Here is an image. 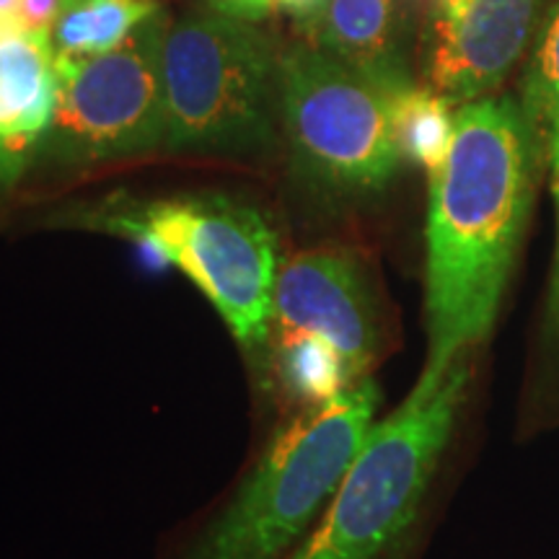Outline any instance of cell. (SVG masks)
Masks as SVG:
<instances>
[{
	"label": "cell",
	"mask_w": 559,
	"mask_h": 559,
	"mask_svg": "<svg viewBox=\"0 0 559 559\" xmlns=\"http://www.w3.org/2000/svg\"><path fill=\"white\" fill-rule=\"evenodd\" d=\"M461 0H436V5H456Z\"/></svg>",
	"instance_id": "obj_18"
},
{
	"label": "cell",
	"mask_w": 559,
	"mask_h": 559,
	"mask_svg": "<svg viewBox=\"0 0 559 559\" xmlns=\"http://www.w3.org/2000/svg\"><path fill=\"white\" fill-rule=\"evenodd\" d=\"M213 11L243 21H262L275 11V0H207Z\"/></svg>",
	"instance_id": "obj_16"
},
{
	"label": "cell",
	"mask_w": 559,
	"mask_h": 559,
	"mask_svg": "<svg viewBox=\"0 0 559 559\" xmlns=\"http://www.w3.org/2000/svg\"><path fill=\"white\" fill-rule=\"evenodd\" d=\"M309 45L366 70L389 86H409L407 68L396 52L394 0H326L306 26Z\"/></svg>",
	"instance_id": "obj_11"
},
{
	"label": "cell",
	"mask_w": 559,
	"mask_h": 559,
	"mask_svg": "<svg viewBox=\"0 0 559 559\" xmlns=\"http://www.w3.org/2000/svg\"><path fill=\"white\" fill-rule=\"evenodd\" d=\"M544 169L515 96L456 109L449 156L430 174L425 228V370L477 353L498 319Z\"/></svg>",
	"instance_id": "obj_1"
},
{
	"label": "cell",
	"mask_w": 559,
	"mask_h": 559,
	"mask_svg": "<svg viewBox=\"0 0 559 559\" xmlns=\"http://www.w3.org/2000/svg\"><path fill=\"white\" fill-rule=\"evenodd\" d=\"M171 19H145L115 50L58 62V107L39 160L62 171L148 156L166 145L164 45Z\"/></svg>",
	"instance_id": "obj_8"
},
{
	"label": "cell",
	"mask_w": 559,
	"mask_h": 559,
	"mask_svg": "<svg viewBox=\"0 0 559 559\" xmlns=\"http://www.w3.org/2000/svg\"><path fill=\"white\" fill-rule=\"evenodd\" d=\"M404 88L309 41L280 55L277 109L298 185L332 202L386 190L404 160L394 130V96Z\"/></svg>",
	"instance_id": "obj_6"
},
{
	"label": "cell",
	"mask_w": 559,
	"mask_h": 559,
	"mask_svg": "<svg viewBox=\"0 0 559 559\" xmlns=\"http://www.w3.org/2000/svg\"><path fill=\"white\" fill-rule=\"evenodd\" d=\"M519 102L534 130L544 171L549 174L551 200H555L557 241L547 293V321L551 334H559V0L551 5L542 26L539 45L528 58Z\"/></svg>",
	"instance_id": "obj_12"
},
{
	"label": "cell",
	"mask_w": 559,
	"mask_h": 559,
	"mask_svg": "<svg viewBox=\"0 0 559 559\" xmlns=\"http://www.w3.org/2000/svg\"><path fill=\"white\" fill-rule=\"evenodd\" d=\"M160 11L158 0H66L50 41L58 62H79L115 50Z\"/></svg>",
	"instance_id": "obj_13"
},
{
	"label": "cell",
	"mask_w": 559,
	"mask_h": 559,
	"mask_svg": "<svg viewBox=\"0 0 559 559\" xmlns=\"http://www.w3.org/2000/svg\"><path fill=\"white\" fill-rule=\"evenodd\" d=\"M280 55L257 21L190 13L164 45L166 151L257 156L277 140Z\"/></svg>",
	"instance_id": "obj_7"
},
{
	"label": "cell",
	"mask_w": 559,
	"mask_h": 559,
	"mask_svg": "<svg viewBox=\"0 0 559 559\" xmlns=\"http://www.w3.org/2000/svg\"><path fill=\"white\" fill-rule=\"evenodd\" d=\"M0 19L19 21V0H0Z\"/></svg>",
	"instance_id": "obj_17"
},
{
	"label": "cell",
	"mask_w": 559,
	"mask_h": 559,
	"mask_svg": "<svg viewBox=\"0 0 559 559\" xmlns=\"http://www.w3.org/2000/svg\"><path fill=\"white\" fill-rule=\"evenodd\" d=\"M544 0H461L436 5L428 86L451 104H469L502 86L526 52Z\"/></svg>",
	"instance_id": "obj_9"
},
{
	"label": "cell",
	"mask_w": 559,
	"mask_h": 559,
	"mask_svg": "<svg viewBox=\"0 0 559 559\" xmlns=\"http://www.w3.org/2000/svg\"><path fill=\"white\" fill-rule=\"evenodd\" d=\"M66 9V0H19V24L26 34L50 37L52 26Z\"/></svg>",
	"instance_id": "obj_15"
},
{
	"label": "cell",
	"mask_w": 559,
	"mask_h": 559,
	"mask_svg": "<svg viewBox=\"0 0 559 559\" xmlns=\"http://www.w3.org/2000/svg\"><path fill=\"white\" fill-rule=\"evenodd\" d=\"M474 353L419 373L404 402L376 423L345 477L288 559H389L415 526L469 394Z\"/></svg>",
	"instance_id": "obj_3"
},
{
	"label": "cell",
	"mask_w": 559,
	"mask_h": 559,
	"mask_svg": "<svg viewBox=\"0 0 559 559\" xmlns=\"http://www.w3.org/2000/svg\"><path fill=\"white\" fill-rule=\"evenodd\" d=\"M386 347L373 272L342 243L283 257L272 290L262 383L293 412L317 407L368 381Z\"/></svg>",
	"instance_id": "obj_4"
},
{
	"label": "cell",
	"mask_w": 559,
	"mask_h": 559,
	"mask_svg": "<svg viewBox=\"0 0 559 559\" xmlns=\"http://www.w3.org/2000/svg\"><path fill=\"white\" fill-rule=\"evenodd\" d=\"M58 60L45 34L0 41V194H11L37 164L58 107Z\"/></svg>",
	"instance_id": "obj_10"
},
{
	"label": "cell",
	"mask_w": 559,
	"mask_h": 559,
	"mask_svg": "<svg viewBox=\"0 0 559 559\" xmlns=\"http://www.w3.org/2000/svg\"><path fill=\"white\" fill-rule=\"evenodd\" d=\"M394 130L402 156L432 174L449 156L456 111L430 86H407L394 96Z\"/></svg>",
	"instance_id": "obj_14"
},
{
	"label": "cell",
	"mask_w": 559,
	"mask_h": 559,
	"mask_svg": "<svg viewBox=\"0 0 559 559\" xmlns=\"http://www.w3.org/2000/svg\"><path fill=\"white\" fill-rule=\"evenodd\" d=\"M50 226L115 236L177 267L210 300L249 362L267 340L280 236L262 207L221 192H111L52 210Z\"/></svg>",
	"instance_id": "obj_2"
},
{
	"label": "cell",
	"mask_w": 559,
	"mask_h": 559,
	"mask_svg": "<svg viewBox=\"0 0 559 559\" xmlns=\"http://www.w3.org/2000/svg\"><path fill=\"white\" fill-rule=\"evenodd\" d=\"M379 389L362 381L293 412L218 515L179 559H288L373 428Z\"/></svg>",
	"instance_id": "obj_5"
}]
</instances>
